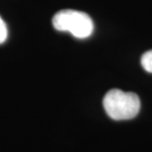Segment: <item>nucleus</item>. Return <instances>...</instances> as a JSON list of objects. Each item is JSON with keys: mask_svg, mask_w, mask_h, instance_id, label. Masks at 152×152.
<instances>
[{"mask_svg": "<svg viewBox=\"0 0 152 152\" xmlns=\"http://www.w3.org/2000/svg\"><path fill=\"white\" fill-rule=\"evenodd\" d=\"M103 106L107 115L115 121L133 118L140 110V100L135 93L112 89L106 94Z\"/></svg>", "mask_w": 152, "mask_h": 152, "instance_id": "obj_1", "label": "nucleus"}, {"mask_svg": "<svg viewBox=\"0 0 152 152\" xmlns=\"http://www.w3.org/2000/svg\"><path fill=\"white\" fill-rule=\"evenodd\" d=\"M53 28L60 32H68L77 39H86L92 35L94 23L91 17L84 12L64 9L53 18Z\"/></svg>", "mask_w": 152, "mask_h": 152, "instance_id": "obj_2", "label": "nucleus"}, {"mask_svg": "<svg viewBox=\"0 0 152 152\" xmlns=\"http://www.w3.org/2000/svg\"><path fill=\"white\" fill-rule=\"evenodd\" d=\"M141 65L147 72L152 73V50L146 51L141 56Z\"/></svg>", "mask_w": 152, "mask_h": 152, "instance_id": "obj_3", "label": "nucleus"}, {"mask_svg": "<svg viewBox=\"0 0 152 152\" xmlns=\"http://www.w3.org/2000/svg\"><path fill=\"white\" fill-rule=\"evenodd\" d=\"M7 37H8L7 27H6V24L3 21V19L0 17V45L3 44L6 41Z\"/></svg>", "mask_w": 152, "mask_h": 152, "instance_id": "obj_4", "label": "nucleus"}]
</instances>
